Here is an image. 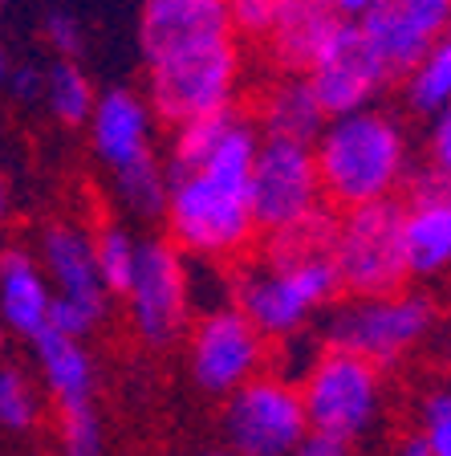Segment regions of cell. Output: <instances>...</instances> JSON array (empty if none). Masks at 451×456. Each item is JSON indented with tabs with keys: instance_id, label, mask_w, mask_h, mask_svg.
Segmentation results:
<instances>
[{
	"instance_id": "cell-35",
	"label": "cell",
	"mask_w": 451,
	"mask_h": 456,
	"mask_svg": "<svg viewBox=\"0 0 451 456\" xmlns=\"http://www.w3.org/2000/svg\"><path fill=\"white\" fill-rule=\"evenodd\" d=\"M374 0H329V9L338 12L342 20H362V12L370 9Z\"/></svg>"
},
{
	"instance_id": "cell-31",
	"label": "cell",
	"mask_w": 451,
	"mask_h": 456,
	"mask_svg": "<svg viewBox=\"0 0 451 456\" xmlns=\"http://www.w3.org/2000/svg\"><path fill=\"white\" fill-rule=\"evenodd\" d=\"M4 90H9L17 102H37L41 90H45V69L33 66V61H12Z\"/></svg>"
},
{
	"instance_id": "cell-19",
	"label": "cell",
	"mask_w": 451,
	"mask_h": 456,
	"mask_svg": "<svg viewBox=\"0 0 451 456\" xmlns=\"http://www.w3.org/2000/svg\"><path fill=\"white\" fill-rule=\"evenodd\" d=\"M49 305H53V289H49L45 269L25 248H4L0 253V318L4 326L33 342L49 326Z\"/></svg>"
},
{
	"instance_id": "cell-32",
	"label": "cell",
	"mask_w": 451,
	"mask_h": 456,
	"mask_svg": "<svg viewBox=\"0 0 451 456\" xmlns=\"http://www.w3.org/2000/svg\"><path fill=\"white\" fill-rule=\"evenodd\" d=\"M419 419L427 424H439V419H451V387H435L423 395V403H419Z\"/></svg>"
},
{
	"instance_id": "cell-10",
	"label": "cell",
	"mask_w": 451,
	"mask_h": 456,
	"mask_svg": "<svg viewBox=\"0 0 451 456\" xmlns=\"http://www.w3.org/2000/svg\"><path fill=\"white\" fill-rule=\"evenodd\" d=\"M431 326V305L419 294H354V302L329 314V346L354 351L370 362L407 354Z\"/></svg>"
},
{
	"instance_id": "cell-34",
	"label": "cell",
	"mask_w": 451,
	"mask_h": 456,
	"mask_svg": "<svg viewBox=\"0 0 451 456\" xmlns=\"http://www.w3.org/2000/svg\"><path fill=\"white\" fill-rule=\"evenodd\" d=\"M423 440L431 448V456H451V419H439V424L423 428Z\"/></svg>"
},
{
	"instance_id": "cell-2",
	"label": "cell",
	"mask_w": 451,
	"mask_h": 456,
	"mask_svg": "<svg viewBox=\"0 0 451 456\" xmlns=\"http://www.w3.org/2000/svg\"><path fill=\"white\" fill-rule=\"evenodd\" d=\"M167 228L175 245L196 256H232L256 237V216L248 204V180L220 171H183L167 180Z\"/></svg>"
},
{
	"instance_id": "cell-14",
	"label": "cell",
	"mask_w": 451,
	"mask_h": 456,
	"mask_svg": "<svg viewBox=\"0 0 451 456\" xmlns=\"http://www.w3.org/2000/svg\"><path fill=\"white\" fill-rule=\"evenodd\" d=\"M358 25L378 49L391 77H403L451 25V0H374Z\"/></svg>"
},
{
	"instance_id": "cell-26",
	"label": "cell",
	"mask_w": 451,
	"mask_h": 456,
	"mask_svg": "<svg viewBox=\"0 0 451 456\" xmlns=\"http://www.w3.org/2000/svg\"><path fill=\"white\" fill-rule=\"evenodd\" d=\"M37 416H41V399H37L33 379L20 367L4 362L0 367V428L28 432V428L37 424Z\"/></svg>"
},
{
	"instance_id": "cell-12",
	"label": "cell",
	"mask_w": 451,
	"mask_h": 456,
	"mask_svg": "<svg viewBox=\"0 0 451 456\" xmlns=\"http://www.w3.org/2000/svg\"><path fill=\"white\" fill-rule=\"evenodd\" d=\"M131 322L147 346H171L188 322V269L167 240H139V261L123 289Z\"/></svg>"
},
{
	"instance_id": "cell-8",
	"label": "cell",
	"mask_w": 451,
	"mask_h": 456,
	"mask_svg": "<svg viewBox=\"0 0 451 456\" xmlns=\"http://www.w3.org/2000/svg\"><path fill=\"white\" fill-rule=\"evenodd\" d=\"M41 269L53 289L49 326L61 334L85 338L110 310V289L102 285L94 261V237L77 224H53L41 240Z\"/></svg>"
},
{
	"instance_id": "cell-28",
	"label": "cell",
	"mask_w": 451,
	"mask_h": 456,
	"mask_svg": "<svg viewBox=\"0 0 451 456\" xmlns=\"http://www.w3.org/2000/svg\"><path fill=\"white\" fill-rule=\"evenodd\" d=\"M277 4L281 0H224L228 9V20H232V33L236 37H256L261 41L269 33L277 17Z\"/></svg>"
},
{
	"instance_id": "cell-24",
	"label": "cell",
	"mask_w": 451,
	"mask_h": 456,
	"mask_svg": "<svg viewBox=\"0 0 451 456\" xmlns=\"http://www.w3.org/2000/svg\"><path fill=\"white\" fill-rule=\"evenodd\" d=\"M41 98H45L49 114H53L57 123L82 126L90 118V110H94L98 94H94V86H90V77L82 74V66H77V57H57L53 66L45 69Z\"/></svg>"
},
{
	"instance_id": "cell-11",
	"label": "cell",
	"mask_w": 451,
	"mask_h": 456,
	"mask_svg": "<svg viewBox=\"0 0 451 456\" xmlns=\"http://www.w3.org/2000/svg\"><path fill=\"white\" fill-rule=\"evenodd\" d=\"M305 77H310V86H313V94H318L321 110H326V118L329 114H346V110L374 106V98L395 82L358 20H338V28L329 33V41L310 61Z\"/></svg>"
},
{
	"instance_id": "cell-33",
	"label": "cell",
	"mask_w": 451,
	"mask_h": 456,
	"mask_svg": "<svg viewBox=\"0 0 451 456\" xmlns=\"http://www.w3.org/2000/svg\"><path fill=\"white\" fill-rule=\"evenodd\" d=\"M289 456H350V444H338V440H326V436H305Z\"/></svg>"
},
{
	"instance_id": "cell-1",
	"label": "cell",
	"mask_w": 451,
	"mask_h": 456,
	"mask_svg": "<svg viewBox=\"0 0 451 456\" xmlns=\"http://www.w3.org/2000/svg\"><path fill=\"white\" fill-rule=\"evenodd\" d=\"M310 147L318 163L321 196L338 208L395 196V188L411 171L403 126L378 106L329 114Z\"/></svg>"
},
{
	"instance_id": "cell-22",
	"label": "cell",
	"mask_w": 451,
	"mask_h": 456,
	"mask_svg": "<svg viewBox=\"0 0 451 456\" xmlns=\"http://www.w3.org/2000/svg\"><path fill=\"white\" fill-rule=\"evenodd\" d=\"M399 82H403L407 106L415 114H423V118H431L435 110H443L451 102V25L427 45V53Z\"/></svg>"
},
{
	"instance_id": "cell-27",
	"label": "cell",
	"mask_w": 451,
	"mask_h": 456,
	"mask_svg": "<svg viewBox=\"0 0 451 456\" xmlns=\"http://www.w3.org/2000/svg\"><path fill=\"white\" fill-rule=\"evenodd\" d=\"M57 436H61V456H106L102 419H98L94 403L57 411Z\"/></svg>"
},
{
	"instance_id": "cell-20",
	"label": "cell",
	"mask_w": 451,
	"mask_h": 456,
	"mask_svg": "<svg viewBox=\"0 0 451 456\" xmlns=\"http://www.w3.org/2000/svg\"><path fill=\"white\" fill-rule=\"evenodd\" d=\"M33 354H37L41 379H45L57 411L94 403V362H90V354H85L82 338L45 326V330L33 338Z\"/></svg>"
},
{
	"instance_id": "cell-17",
	"label": "cell",
	"mask_w": 451,
	"mask_h": 456,
	"mask_svg": "<svg viewBox=\"0 0 451 456\" xmlns=\"http://www.w3.org/2000/svg\"><path fill=\"white\" fill-rule=\"evenodd\" d=\"M85 126H90V147H94V155L110 171L150 155L155 114H150L147 98L134 94V90H106V94H98Z\"/></svg>"
},
{
	"instance_id": "cell-13",
	"label": "cell",
	"mask_w": 451,
	"mask_h": 456,
	"mask_svg": "<svg viewBox=\"0 0 451 456\" xmlns=\"http://www.w3.org/2000/svg\"><path fill=\"white\" fill-rule=\"evenodd\" d=\"M264 342L269 338L236 305H220V310L204 314L191 330L188 346L191 379L212 395H228L232 387H240L261 370Z\"/></svg>"
},
{
	"instance_id": "cell-39",
	"label": "cell",
	"mask_w": 451,
	"mask_h": 456,
	"mask_svg": "<svg viewBox=\"0 0 451 456\" xmlns=\"http://www.w3.org/2000/svg\"><path fill=\"white\" fill-rule=\"evenodd\" d=\"M207 456H245V452H232V448H224V452H207Z\"/></svg>"
},
{
	"instance_id": "cell-38",
	"label": "cell",
	"mask_w": 451,
	"mask_h": 456,
	"mask_svg": "<svg viewBox=\"0 0 451 456\" xmlns=\"http://www.w3.org/2000/svg\"><path fill=\"white\" fill-rule=\"evenodd\" d=\"M9 69H12V53L0 45V90H4V82H9Z\"/></svg>"
},
{
	"instance_id": "cell-29",
	"label": "cell",
	"mask_w": 451,
	"mask_h": 456,
	"mask_svg": "<svg viewBox=\"0 0 451 456\" xmlns=\"http://www.w3.org/2000/svg\"><path fill=\"white\" fill-rule=\"evenodd\" d=\"M41 33H45L49 49H53L57 57H77L82 53V25H77L69 12H49L45 25H41Z\"/></svg>"
},
{
	"instance_id": "cell-5",
	"label": "cell",
	"mask_w": 451,
	"mask_h": 456,
	"mask_svg": "<svg viewBox=\"0 0 451 456\" xmlns=\"http://www.w3.org/2000/svg\"><path fill=\"white\" fill-rule=\"evenodd\" d=\"M301 403H305V419H310L313 436L354 444L374 428L378 408H383L378 367L354 351L329 346L305 370Z\"/></svg>"
},
{
	"instance_id": "cell-37",
	"label": "cell",
	"mask_w": 451,
	"mask_h": 456,
	"mask_svg": "<svg viewBox=\"0 0 451 456\" xmlns=\"http://www.w3.org/2000/svg\"><path fill=\"white\" fill-rule=\"evenodd\" d=\"M395 456H431V448H427V440L419 436V440H407V444L399 448Z\"/></svg>"
},
{
	"instance_id": "cell-16",
	"label": "cell",
	"mask_w": 451,
	"mask_h": 456,
	"mask_svg": "<svg viewBox=\"0 0 451 456\" xmlns=\"http://www.w3.org/2000/svg\"><path fill=\"white\" fill-rule=\"evenodd\" d=\"M403 253L411 277L451 269V183L435 171L415 180L411 204H403Z\"/></svg>"
},
{
	"instance_id": "cell-4",
	"label": "cell",
	"mask_w": 451,
	"mask_h": 456,
	"mask_svg": "<svg viewBox=\"0 0 451 456\" xmlns=\"http://www.w3.org/2000/svg\"><path fill=\"white\" fill-rule=\"evenodd\" d=\"M245 74V57L236 37H220L183 53L147 61V106L163 123H188L199 114L232 106L236 86Z\"/></svg>"
},
{
	"instance_id": "cell-21",
	"label": "cell",
	"mask_w": 451,
	"mask_h": 456,
	"mask_svg": "<svg viewBox=\"0 0 451 456\" xmlns=\"http://www.w3.org/2000/svg\"><path fill=\"white\" fill-rule=\"evenodd\" d=\"M321 123H326V110H321V102L305 74H285L261 102V131L264 134L313 142Z\"/></svg>"
},
{
	"instance_id": "cell-7",
	"label": "cell",
	"mask_w": 451,
	"mask_h": 456,
	"mask_svg": "<svg viewBox=\"0 0 451 456\" xmlns=\"http://www.w3.org/2000/svg\"><path fill=\"white\" fill-rule=\"evenodd\" d=\"M220 428L228 448L245 456H289L310 436L301 391L281 375H253L228 391Z\"/></svg>"
},
{
	"instance_id": "cell-40",
	"label": "cell",
	"mask_w": 451,
	"mask_h": 456,
	"mask_svg": "<svg viewBox=\"0 0 451 456\" xmlns=\"http://www.w3.org/2000/svg\"><path fill=\"white\" fill-rule=\"evenodd\" d=\"M0 354H4V326H0Z\"/></svg>"
},
{
	"instance_id": "cell-18",
	"label": "cell",
	"mask_w": 451,
	"mask_h": 456,
	"mask_svg": "<svg viewBox=\"0 0 451 456\" xmlns=\"http://www.w3.org/2000/svg\"><path fill=\"white\" fill-rule=\"evenodd\" d=\"M338 20L342 17L329 9V0H281L261 41L285 74H305L318 49L329 41V33L338 28Z\"/></svg>"
},
{
	"instance_id": "cell-30",
	"label": "cell",
	"mask_w": 451,
	"mask_h": 456,
	"mask_svg": "<svg viewBox=\"0 0 451 456\" xmlns=\"http://www.w3.org/2000/svg\"><path fill=\"white\" fill-rule=\"evenodd\" d=\"M427 155H431V171L451 183V102L431 114V139H427Z\"/></svg>"
},
{
	"instance_id": "cell-9",
	"label": "cell",
	"mask_w": 451,
	"mask_h": 456,
	"mask_svg": "<svg viewBox=\"0 0 451 456\" xmlns=\"http://www.w3.org/2000/svg\"><path fill=\"white\" fill-rule=\"evenodd\" d=\"M248 204H253L256 228L264 232L289 228L310 212H318L326 196H321L310 142L261 131V147H256L253 171H248Z\"/></svg>"
},
{
	"instance_id": "cell-36",
	"label": "cell",
	"mask_w": 451,
	"mask_h": 456,
	"mask_svg": "<svg viewBox=\"0 0 451 456\" xmlns=\"http://www.w3.org/2000/svg\"><path fill=\"white\" fill-rule=\"evenodd\" d=\"M12 212V191H9V180H4V171H0V224L9 220Z\"/></svg>"
},
{
	"instance_id": "cell-23",
	"label": "cell",
	"mask_w": 451,
	"mask_h": 456,
	"mask_svg": "<svg viewBox=\"0 0 451 456\" xmlns=\"http://www.w3.org/2000/svg\"><path fill=\"white\" fill-rule=\"evenodd\" d=\"M114 196L134 220H159L167 208V171L159 167L155 151L134 163L114 167Z\"/></svg>"
},
{
	"instance_id": "cell-3",
	"label": "cell",
	"mask_w": 451,
	"mask_h": 456,
	"mask_svg": "<svg viewBox=\"0 0 451 456\" xmlns=\"http://www.w3.org/2000/svg\"><path fill=\"white\" fill-rule=\"evenodd\" d=\"M342 289L334 253L264 256V265L236 281V310L264 334L281 338L310 322V314L329 305Z\"/></svg>"
},
{
	"instance_id": "cell-25",
	"label": "cell",
	"mask_w": 451,
	"mask_h": 456,
	"mask_svg": "<svg viewBox=\"0 0 451 456\" xmlns=\"http://www.w3.org/2000/svg\"><path fill=\"white\" fill-rule=\"evenodd\" d=\"M94 261H98V273H102L106 289L123 294L134 273V261H139V240L123 224H106L94 237Z\"/></svg>"
},
{
	"instance_id": "cell-6",
	"label": "cell",
	"mask_w": 451,
	"mask_h": 456,
	"mask_svg": "<svg viewBox=\"0 0 451 456\" xmlns=\"http://www.w3.org/2000/svg\"><path fill=\"white\" fill-rule=\"evenodd\" d=\"M334 265L350 294H395L403 289V204L395 196L342 208L334 224Z\"/></svg>"
},
{
	"instance_id": "cell-15",
	"label": "cell",
	"mask_w": 451,
	"mask_h": 456,
	"mask_svg": "<svg viewBox=\"0 0 451 456\" xmlns=\"http://www.w3.org/2000/svg\"><path fill=\"white\" fill-rule=\"evenodd\" d=\"M220 37H236L224 0H147L139 20L142 61H159Z\"/></svg>"
}]
</instances>
